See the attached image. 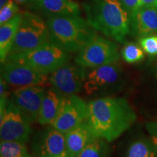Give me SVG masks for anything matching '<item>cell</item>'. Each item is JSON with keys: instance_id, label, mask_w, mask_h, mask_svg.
<instances>
[{"instance_id": "cell-1", "label": "cell", "mask_w": 157, "mask_h": 157, "mask_svg": "<svg viewBox=\"0 0 157 157\" xmlns=\"http://www.w3.org/2000/svg\"><path fill=\"white\" fill-rule=\"evenodd\" d=\"M87 122L96 138L112 142L132 126L137 114L126 99L103 97L88 103Z\"/></svg>"}, {"instance_id": "cell-2", "label": "cell", "mask_w": 157, "mask_h": 157, "mask_svg": "<svg viewBox=\"0 0 157 157\" xmlns=\"http://www.w3.org/2000/svg\"><path fill=\"white\" fill-rule=\"evenodd\" d=\"M87 21L96 31L123 43L130 32L129 14L119 0H90L84 5Z\"/></svg>"}, {"instance_id": "cell-3", "label": "cell", "mask_w": 157, "mask_h": 157, "mask_svg": "<svg viewBox=\"0 0 157 157\" xmlns=\"http://www.w3.org/2000/svg\"><path fill=\"white\" fill-rule=\"evenodd\" d=\"M50 41L67 52H79L97 36L87 21L78 15L49 16Z\"/></svg>"}, {"instance_id": "cell-4", "label": "cell", "mask_w": 157, "mask_h": 157, "mask_svg": "<svg viewBox=\"0 0 157 157\" xmlns=\"http://www.w3.org/2000/svg\"><path fill=\"white\" fill-rule=\"evenodd\" d=\"M21 14V23L8 56L30 52L50 40L48 24L42 17L30 12Z\"/></svg>"}, {"instance_id": "cell-5", "label": "cell", "mask_w": 157, "mask_h": 157, "mask_svg": "<svg viewBox=\"0 0 157 157\" xmlns=\"http://www.w3.org/2000/svg\"><path fill=\"white\" fill-rule=\"evenodd\" d=\"M7 59L23 63L40 73L48 74L66 63L69 55L67 51L50 40L30 52L9 56Z\"/></svg>"}, {"instance_id": "cell-6", "label": "cell", "mask_w": 157, "mask_h": 157, "mask_svg": "<svg viewBox=\"0 0 157 157\" xmlns=\"http://www.w3.org/2000/svg\"><path fill=\"white\" fill-rule=\"evenodd\" d=\"M119 59L117 45L111 41L96 36L78 52L75 62L86 68H93L117 62Z\"/></svg>"}, {"instance_id": "cell-7", "label": "cell", "mask_w": 157, "mask_h": 157, "mask_svg": "<svg viewBox=\"0 0 157 157\" xmlns=\"http://www.w3.org/2000/svg\"><path fill=\"white\" fill-rule=\"evenodd\" d=\"M87 74L86 68L67 62L51 73L49 83L52 90L66 98L76 95L83 89Z\"/></svg>"}, {"instance_id": "cell-8", "label": "cell", "mask_w": 157, "mask_h": 157, "mask_svg": "<svg viewBox=\"0 0 157 157\" xmlns=\"http://www.w3.org/2000/svg\"><path fill=\"white\" fill-rule=\"evenodd\" d=\"M119 62L93 68L87 72L83 89L88 95H97L115 89L122 79Z\"/></svg>"}, {"instance_id": "cell-9", "label": "cell", "mask_w": 157, "mask_h": 157, "mask_svg": "<svg viewBox=\"0 0 157 157\" xmlns=\"http://www.w3.org/2000/svg\"><path fill=\"white\" fill-rule=\"evenodd\" d=\"M1 77L9 85L16 88L44 86L48 83V74L37 71L27 64L12 59L2 63Z\"/></svg>"}, {"instance_id": "cell-10", "label": "cell", "mask_w": 157, "mask_h": 157, "mask_svg": "<svg viewBox=\"0 0 157 157\" xmlns=\"http://www.w3.org/2000/svg\"><path fill=\"white\" fill-rule=\"evenodd\" d=\"M1 140L25 143L31 135L30 124L19 110L10 101L0 114Z\"/></svg>"}, {"instance_id": "cell-11", "label": "cell", "mask_w": 157, "mask_h": 157, "mask_svg": "<svg viewBox=\"0 0 157 157\" xmlns=\"http://www.w3.org/2000/svg\"><path fill=\"white\" fill-rule=\"evenodd\" d=\"M89 117L88 103L76 95L64 98L60 113L51 126L66 134L81 124L86 122Z\"/></svg>"}, {"instance_id": "cell-12", "label": "cell", "mask_w": 157, "mask_h": 157, "mask_svg": "<svg viewBox=\"0 0 157 157\" xmlns=\"http://www.w3.org/2000/svg\"><path fill=\"white\" fill-rule=\"evenodd\" d=\"M47 90L43 86L17 88L12 93L10 101L29 123L38 120L43 98Z\"/></svg>"}, {"instance_id": "cell-13", "label": "cell", "mask_w": 157, "mask_h": 157, "mask_svg": "<svg viewBox=\"0 0 157 157\" xmlns=\"http://www.w3.org/2000/svg\"><path fill=\"white\" fill-rule=\"evenodd\" d=\"M36 157H58L66 155V135L54 127L45 129L34 141Z\"/></svg>"}, {"instance_id": "cell-14", "label": "cell", "mask_w": 157, "mask_h": 157, "mask_svg": "<svg viewBox=\"0 0 157 157\" xmlns=\"http://www.w3.org/2000/svg\"><path fill=\"white\" fill-rule=\"evenodd\" d=\"M130 32L143 37L157 34V11L154 5H143L129 15Z\"/></svg>"}, {"instance_id": "cell-15", "label": "cell", "mask_w": 157, "mask_h": 157, "mask_svg": "<svg viewBox=\"0 0 157 157\" xmlns=\"http://www.w3.org/2000/svg\"><path fill=\"white\" fill-rule=\"evenodd\" d=\"M65 135L66 155L67 157H77L87 145L95 138L87 121L68 131Z\"/></svg>"}, {"instance_id": "cell-16", "label": "cell", "mask_w": 157, "mask_h": 157, "mask_svg": "<svg viewBox=\"0 0 157 157\" xmlns=\"http://www.w3.org/2000/svg\"><path fill=\"white\" fill-rule=\"evenodd\" d=\"M31 6L49 16L78 15L79 6L71 0H30Z\"/></svg>"}, {"instance_id": "cell-17", "label": "cell", "mask_w": 157, "mask_h": 157, "mask_svg": "<svg viewBox=\"0 0 157 157\" xmlns=\"http://www.w3.org/2000/svg\"><path fill=\"white\" fill-rule=\"evenodd\" d=\"M64 98L52 89L48 90L43 98L38 122L41 125L52 124L61 109Z\"/></svg>"}, {"instance_id": "cell-18", "label": "cell", "mask_w": 157, "mask_h": 157, "mask_svg": "<svg viewBox=\"0 0 157 157\" xmlns=\"http://www.w3.org/2000/svg\"><path fill=\"white\" fill-rule=\"evenodd\" d=\"M21 17L22 14L18 13L0 27V59L2 63L5 61L10 52Z\"/></svg>"}, {"instance_id": "cell-19", "label": "cell", "mask_w": 157, "mask_h": 157, "mask_svg": "<svg viewBox=\"0 0 157 157\" xmlns=\"http://www.w3.org/2000/svg\"><path fill=\"white\" fill-rule=\"evenodd\" d=\"M127 157H157V151L152 141L143 139L129 146Z\"/></svg>"}, {"instance_id": "cell-20", "label": "cell", "mask_w": 157, "mask_h": 157, "mask_svg": "<svg viewBox=\"0 0 157 157\" xmlns=\"http://www.w3.org/2000/svg\"><path fill=\"white\" fill-rule=\"evenodd\" d=\"M110 149L106 141L94 138L84 148L77 157H109Z\"/></svg>"}, {"instance_id": "cell-21", "label": "cell", "mask_w": 157, "mask_h": 157, "mask_svg": "<svg viewBox=\"0 0 157 157\" xmlns=\"http://www.w3.org/2000/svg\"><path fill=\"white\" fill-rule=\"evenodd\" d=\"M28 155L25 143L18 141L1 140L0 156L1 157H25Z\"/></svg>"}, {"instance_id": "cell-22", "label": "cell", "mask_w": 157, "mask_h": 157, "mask_svg": "<svg viewBox=\"0 0 157 157\" xmlns=\"http://www.w3.org/2000/svg\"><path fill=\"white\" fill-rule=\"evenodd\" d=\"M121 56L124 61L128 63H135L144 58V52L138 45L129 42L124 46L121 50Z\"/></svg>"}, {"instance_id": "cell-23", "label": "cell", "mask_w": 157, "mask_h": 157, "mask_svg": "<svg viewBox=\"0 0 157 157\" xmlns=\"http://www.w3.org/2000/svg\"><path fill=\"white\" fill-rule=\"evenodd\" d=\"M18 7L14 0H9L0 10V25H3L18 14Z\"/></svg>"}, {"instance_id": "cell-24", "label": "cell", "mask_w": 157, "mask_h": 157, "mask_svg": "<svg viewBox=\"0 0 157 157\" xmlns=\"http://www.w3.org/2000/svg\"><path fill=\"white\" fill-rule=\"evenodd\" d=\"M140 44L143 50L150 56H157V35L141 37Z\"/></svg>"}, {"instance_id": "cell-25", "label": "cell", "mask_w": 157, "mask_h": 157, "mask_svg": "<svg viewBox=\"0 0 157 157\" xmlns=\"http://www.w3.org/2000/svg\"><path fill=\"white\" fill-rule=\"evenodd\" d=\"M119 2L129 15L138 8L141 5V0H119Z\"/></svg>"}, {"instance_id": "cell-26", "label": "cell", "mask_w": 157, "mask_h": 157, "mask_svg": "<svg viewBox=\"0 0 157 157\" xmlns=\"http://www.w3.org/2000/svg\"><path fill=\"white\" fill-rule=\"evenodd\" d=\"M146 127L148 134L150 135L151 140L154 143L157 151V122H154V121L148 122L146 123Z\"/></svg>"}, {"instance_id": "cell-27", "label": "cell", "mask_w": 157, "mask_h": 157, "mask_svg": "<svg viewBox=\"0 0 157 157\" xmlns=\"http://www.w3.org/2000/svg\"><path fill=\"white\" fill-rule=\"evenodd\" d=\"M157 2V0H141V5H154Z\"/></svg>"}, {"instance_id": "cell-28", "label": "cell", "mask_w": 157, "mask_h": 157, "mask_svg": "<svg viewBox=\"0 0 157 157\" xmlns=\"http://www.w3.org/2000/svg\"><path fill=\"white\" fill-rule=\"evenodd\" d=\"M8 1L9 0H0V8H2Z\"/></svg>"}, {"instance_id": "cell-29", "label": "cell", "mask_w": 157, "mask_h": 157, "mask_svg": "<svg viewBox=\"0 0 157 157\" xmlns=\"http://www.w3.org/2000/svg\"><path fill=\"white\" fill-rule=\"evenodd\" d=\"M15 2L17 3V4H21L23 2H24L25 0H14Z\"/></svg>"}, {"instance_id": "cell-30", "label": "cell", "mask_w": 157, "mask_h": 157, "mask_svg": "<svg viewBox=\"0 0 157 157\" xmlns=\"http://www.w3.org/2000/svg\"><path fill=\"white\" fill-rule=\"evenodd\" d=\"M154 7H155V8H156V11H157V2H156V3H155L154 5Z\"/></svg>"}, {"instance_id": "cell-31", "label": "cell", "mask_w": 157, "mask_h": 157, "mask_svg": "<svg viewBox=\"0 0 157 157\" xmlns=\"http://www.w3.org/2000/svg\"><path fill=\"white\" fill-rule=\"evenodd\" d=\"M58 157H67L66 155H64V156H58Z\"/></svg>"}, {"instance_id": "cell-32", "label": "cell", "mask_w": 157, "mask_h": 157, "mask_svg": "<svg viewBox=\"0 0 157 157\" xmlns=\"http://www.w3.org/2000/svg\"><path fill=\"white\" fill-rule=\"evenodd\" d=\"M25 157H31V156H29V155L28 154V155H27V156H25Z\"/></svg>"}]
</instances>
